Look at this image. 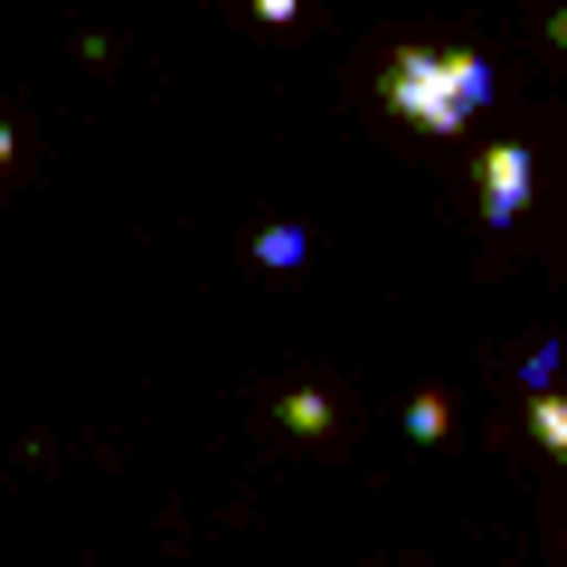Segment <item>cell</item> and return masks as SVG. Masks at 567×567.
<instances>
[{
    "label": "cell",
    "mask_w": 567,
    "mask_h": 567,
    "mask_svg": "<svg viewBox=\"0 0 567 567\" xmlns=\"http://www.w3.org/2000/svg\"><path fill=\"white\" fill-rule=\"evenodd\" d=\"M548 379H558V341H539V350H529V360H520V388H529V398H539Z\"/></svg>",
    "instance_id": "7"
},
{
    "label": "cell",
    "mask_w": 567,
    "mask_h": 567,
    "mask_svg": "<svg viewBox=\"0 0 567 567\" xmlns=\"http://www.w3.org/2000/svg\"><path fill=\"white\" fill-rule=\"evenodd\" d=\"M379 95H388V114H406L416 133H435V142H454L473 123L464 95H454V76H445V48H398L388 76H379Z\"/></svg>",
    "instance_id": "1"
},
{
    "label": "cell",
    "mask_w": 567,
    "mask_h": 567,
    "mask_svg": "<svg viewBox=\"0 0 567 567\" xmlns=\"http://www.w3.org/2000/svg\"><path fill=\"white\" fill-rule=\"evenodd\" d=\"M0 162H10V123H0Z\"/></svg>",
    "instance_id": "9"
},
{
    "label": "cell",
    "mask_w": 567,
    "mask_h": 567,
    "mask_svg": "<svg viewBox=\"0 0 567 567\" xmlns=\"http://www.w3.org/2000/svg\"><path fill=\"white\" fill-rule=\"evenodd\" d=\"M529 181H539V162H529L520 142H492L483 162H473V189H483V218L492 227H511L529 208Z\"/></svg>",
    "instance_id": "2"
},
{
    "label": "cell",
    "mask_w": 567,
    "mask_h": 567,
    "mask_svg": "<svg viewBox=\"0 0 567 567\" xmlns=\"http://www.w3.org/2000/svg\"><path fill=\"white\" fill-rule=\"evenodd\" d=\"M275 425H284V435H331V398H312V388H293V398L275 406Z\"/></svg>",
    "instance_id": "3"
},
{
    "label": "cell",
    "mask_w": 567,
    "mask_h": 567,
    "mask_svg": "<svg viewBox=\"0 0 567 567\" xmlns=\"http://www.w3.org/2000/svg\"><path fill=\"white\" fill-rule=\"evenodd\" d=\"M445 425H454V406H445V398H416V406H406V435H416V445H435Z\"/></svg>",
    "instance_id": "6"
},
{
    "label": "cell",
    "mask_w": 567,
    "mask_h": 567,
    "mask_svg": "<svg viewBox=\"0 0 567 567\" xmlns=\"http://www.w3.org/2000/svg\"><path fill=\"white\" fill-rule=\"evenodd\" d=\"M529 435H539V454H567V406L548 398V388L529 398Z\"/></svg>",
    "instance_id": "5"
},
{
    "label": "cell",
    "mask_w": 567,
    "mask_h": 567,
    "mask_svg": "<svg viewBox=\"0 0 567 567\" xmlns=\"http://www.w3.org/2000/svg\"><path fill=\"white\" fill-rule=\"evenodd\" d=\"M246 10H256L265 29H284V20H293V10H303V0H246Z\"/></svg>",
    "instance_id": "8"
},
{
    "label": "cell",
    "mask_w": 567,
    "mask_h": 567,
    "mask_svg": "<svg viewBox=\"0 0 567 567\" xmlns=\"http://www.w3.org/2000/svg\"><path fill=\"white\" fill-rule=\"evenodd\" d=\"M303 256H312V246H303V227H265V237H256V265H275V275H293Z\"/></svg>",
    "instance_id": "4"
}]
</instances>
